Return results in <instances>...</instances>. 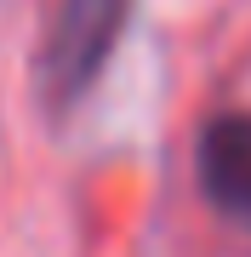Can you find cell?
I'll list each match as a JSON object with an SVG mask.
<instances>
[{
  "mask_svg": "<svg viewBox=\"0 0 251 257\" xmlns=\"http://www.w3.org/2000/svg\"><path fill=\"white\" fill-rule=\"evenodd\" d=\"M131 23V0H57L35 57V86L46 114H69L97 86Z\"/></svg>",
  "mask_w": 251,
  "mask_h": 257,
  "instance_id": "cell-1",
  "label": "cell"
},
{
  "mask_svg": "<svg viewBox=\"0 0 251 257\" xmlns=\"http://www.w3.org/2000/svg\"><path fill=\"white\" fill-rule=\"evenodd\" d=\"M200 189L223 217L251 223V114H217L205 120L194 149Z\"/></svg>",
  "mask_w": 251,
  "mask_h": 257,
  "instance_id": "cell-2",
  "label": "cell"
}]
</instances>
